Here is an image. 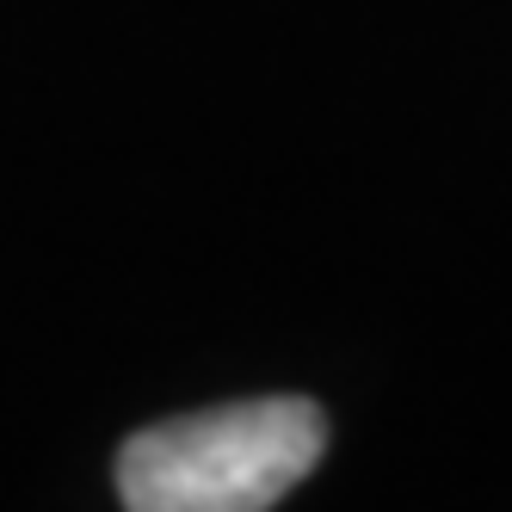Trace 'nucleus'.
<instances>
[{"instance_id":"1","label":"nucleus","mask_w":512,"mask_h":512,"mask_svg":"<svg viewBox=\"0 0 512 512\" xmlns=\"http://www.w3.org/2000/svg\"><path fill=\"white\" fill-rule=\"evenodd\" d=\"M327 451V414L309 395H260L142 426L118 451L130 512H266Z\"/></svg>"}]
</instances>
